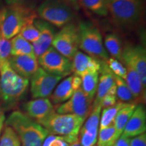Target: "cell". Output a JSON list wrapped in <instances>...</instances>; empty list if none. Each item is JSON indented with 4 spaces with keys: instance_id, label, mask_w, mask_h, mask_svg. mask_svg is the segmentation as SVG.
I'll return each instance as SVG.
<instances>
[{
    "instance_id": "cell-28",
    "label": "cell",
    "mask_w": 146,
    "mask_h": 146,
    "mask_svg": "<svg viewBox=\"0 0 146 146\" xmlns=\"http://www.w3.org/2000/svg\"><path fill=\"white\" fill-rule=\"evenodd\" d=\"M118 139L114 125L100 129L98 135V146H112Z\"/></svg>"
},
{
    "instance_id": "cell-1",
    "label": "cell",
    "mask_w": 146,
    "mask_h": 146,
    "mask_svg": "<svg viewBox=\"0 0 146 146\" xmlns=\"http://www.w3.org/2000/svg\"><path fill=\"white\" fill-rule=\"evenodd\" d=\"M5 124L15 131L21 146H41L50 134L37 122L19 110L11 113L5 118Z\"/></svg>"
},
{
    "instance_id": "cell-25",
    "label": "cell",
    "mask_w": 146,
    "mask_h": 146,
    "mask_svg": "<svg viewBox=\"0 0 146 146\" xmlns=\"http://www.w3.org/2000/svg\"><path fill=\"white\" fill-rule=\"evenodd\" d=\"M127 104V103L118 102L113 106L104 108L100 116L99 129H104L112 125L118 112Z\"/></svg>"
},
{
    "instance_id": "cell-40",
    "label": "cell",
    "mask_w": 146,
    "mask_h": 146,
    "mask_svg": "<svg viewBox=\"0 0 146 146\" xmlns=\"http://www.w3.org/2000/svg\"><path fill=\"white\" fill-rule=\"evenodd\" d=\"M8 5L15 4V3H23L25 0H3Z\"/></svg>"
},
{
    "instance_id": "cell-33",
    "label": "cell",
    "mask_w": 146,
    "mask_h": 146,
    "mask_svg": "<svg viewBox=\"0 0 146 146\" xmlns=\"http://www.w3.org/2000/svg\"><path fill=\"white\" fill-rule=\"evenodd\" d=\"M117 102V98H116V95L108 94L102 100V101L100 102V105L101 106L102 108L104 109L113 106Z\"/></svg>"
},
{
    "instance_id": "cell-24",
    "label": "cell",
    "mask_w": 146,
    "mask_h": 146,
    "mask_svg": "<svg viewBox=\"0 0 146 146\" xmlns=\"http://www.w3.org/2000/svg\"><path fill=\"white\" fill-rule=\"evenodd\" d=\"M137 106L136 104H127L125 107H123L119 112H118L116 118L114 120L113 125L116 129V135L118 138L123 134L127 122L134 112L135 109Z\"/></svg>"
},
{
    "instance_id": "cell-22",
    "label": "cell",
    "mask_w": 146,
    "mask_h": 146,
    "mask_svg": "<svg viewBox=\"0 0 146 146\" xmlns=\"http://www.w3.org/2000/svg\"><path fill=\"white\" fill-rule=\"evenodd\" d=\"M99 72L86 73L81 77V89L89 99L93 100V101H94L95 96H96L98 81H99Z\"/></svg>"
},
{
    "instance_id": "cell-4",
    "label": "cell",
    "mask_w": 146,
    "mask_h": 146,
    "mask_svg": "<svg viewBox=\"0 0 146 146\" xmlns=\"http://www.w3.org/2000/svg\"><path fill=\"white\" fill-rule=\"evenodd\" d=\"M36 122L50 134L62 137L67 143L70 144L78 139V133L85 120L74 114H58L54 112Z\"/></svg>"
},
{
    "instance_id": "cell-16",
    "label": "cell",
    "mask_w": 146,
    "mask_h": 146,
    "mask_svg": "<svg viewBox=\"0 0 146 146\" xmlns=\"http://www.w3.org/2000/svg\"><path fill=\"white\" fill-rule=\"evenodd\" d=\"M72 72L81 77L85 74L91 72H100L101 60L95 59L81 51H77L72 59Z\"/></svg>"
},
{
    "instance_id": "cell-10",
    "label": "cell",
    "mask_w": 146,
    "mask_h": 146,
    "mask_svg": "<svg viewBox=\"0 0 146 146\" xmlns=\"http://www.w3.org/2000/svg\"><path fill=\"white\" fill-rule=\"evenodd\" d=\"M62 78L59 76L47 72L39 66L29 82L32 98L33 99L48 98Z\"/></svg>"
},
{
    "instance_id": "cell-23",
    "label": "cell",
    "mask_w": 146,
    "mask_h": 146,
    "mask_svg": "<svg viewBox=\"0 0 146 146\" xmlns=\"http://www.w3.org/2000/svg\"><path fill=\"white\" fill-rule=\"evenodd\" d=\"M104 45L108 54L112 56L111 58L122 62L123 47L118 35L115 33L106 35L104 41Z\"/></svg>"
},
{
    "instance_id": "cell-2",
    "label": "cell",
    "mask_w": 146,
    "mask_h": 146,
    "mask_svg": "<svg viewBox=\"0 0 146 146\" xmlns=\"http://www.w3.org/2000/svg\"><path fill=\"white\" fill-rule=\"evenodd\" d=\"M29 87V80L14 72L8 60L0 62V99L5 107H13L21 100Z\"/></svg>"
},
{
    "instance_id": "cell-45",
    "label": "cell",
    "mask_w": 146,
    "mask_h": 146,
    "mask_svg": "<svg viewBox=\"0 0 146 146\" xmlns=\"http://www.w3.org/2000/svg\"><path fill=\"white\" fill-rule=\"evenodd\" d=\"M94 146H98V145H94Z\"/></svg>"
},
{
    "instance_id": "cell-37",
    "label": "cell",
    "mask_w": 146,
    "mask_h": 146,
    "mask_svg": "<svg viewBox=\"0 0 146 146\" xmlns=\"http://www.w3.org/2000/svg\"><path fill=\"white\" fill-rule=\"evenodd\" d=\"M60 1H63L66 4H68L69 6L75 10H78L80 8V5L78 3V0H60Z\"/></svg>"
},
{
    "instance_id": "cell-38",
    "label": "cell",
    "mask_w": 146,
    "mask_h": 146,
    "mask_svg": "<svg viewBox=\"0 0 146 146\" xmlns=\"http://www.w3.org/2000/svg\"><path fill=\"white\" fill-rule=\"evenodd\" d=\"M58 136L54 135L52 134H49L46 138L45 139L44 141H43V144H42L41 146H50L51 143H52V141L56 139L57 138Z\"/></svg>"
},
{
    "instance_id": "cell-26",
    "label": "cell",
    "mask_w": 146,
    "mask_h": 146,
    "mask_svg": "<svg viewBox=\"0 0 146 146\" xmlns=\"http://www.w3.org/2000/svg\"><path fill=\"white\" fill-rule=\"evenodd\" d=\"M113 76H114L115 84H116V96L117 99L123 103L136 104L134 97H133L132 93L131 92L130 89L128 87L125 80L118 77L114 74H113Z\"/></svg>"
},
{
    "instance_id": "cell-19",
    "label": "cell",
    "mask_w": 146,
    "mask_h": 146,
    "mask_svg": "<svg viewBox=\"0 0 146 146\" xmlns=\"http://www.w3.org/2000/svg\"><path fill=\"white\" fill-rule=\"evenodd\" d=\"M127 69V76L125 81L132 93L136 104L145 103V87L144 86L141 77L132 67L125 66Z\"/></svg>"
},
{
    "instance_id": "cell-29",
    "label": "cell",
    "mask_w": 146,
    "mask_h": 146,
    "mask_svg": "<svg viewBox=\"0 0 146 146\" xmlns=\"http://www.w3.org/2000/svg\"><path fill=\"white\" fill-rule=\"evenodd\" d=\"M0 146H21V141L15 131L5 124L0 137Z\"/></svg>"
},
{
    "instance_id": "cell-41",
    "label": "cell",
    "mask_w": 146,
    "mask_h": 146,
    "mask_svg": "<svg viewBox=\"0 0 146 146\" xmlns=\"http://www.w3.org/2000/svg\"><path fill=\"white\" fill-rule=\"evenodd\" d=\"M70 146H82V145H81V144L80 143L79 140L78 139L77 141H76L73 142V143H70Z\"/></svg>"
},
{
    "instance_id": "cell-34",
    "label": "cell",
    "mask_w": 146,
    "mask_h": 146,
    "mask_svg": "<svg viewBox=\"0 0 146 146\" xmlns=\"http://www.w3.org/2000/svg\"><path fill=\"white\" fill-rule=\"evenodd\" d=\"M130 146H146L145 133L131 139Z\"/></svg>"
},
{
    "instance_id": "cell-7",
    "label": "cell",
    "mask_w": 146,
    "mask_h": 146,
    "mask_svg": "<svg viewBox=\"0 0 146 146\" xmlns=\"http://www.w3.org/2000/svg\"><path fill=\"white\" fill-rule=\"evenodd\" d=\"M36 12L40 19L59 29L72 23L74 16L73 9L60 0H45Z\"/></svg>"
},
{
    "instance_id": "cell-20",
    "label": "cell",
    "mask_w": 146,
    "mask_h": 146,
    "mask_svg": "<svg viewBox=\"0 0 146 146\" xmlns=\"http://www.w3.org/2000/svg\"><path fill=\"white\" fill-rule=\"evenodd\" d=\"M76 91L73 85V75L66 76L53 91L50 101L54 105H60L70 99Z\"/></svg>"
},
{
    "instance_id": "cell-15",
    "label": "cell",
    "mask_w": 146,
    "mask_h": 146,
    "mask_svg": "<svg viewBox=\"0 0 146 146\" xmlns=\"http://www.w3.org/2000/svg\"><path fill=\"white\" fill-rule=\"evenodd\" d=\"M8 62L14 72L29 80L39 68L37 58L35 56H11Z\"/></svg>"
},
{
    "instance_id": "cell-32",
    "label": "cell",
    "mask_w": 146,
    "mask_h": 146,
    "mask_svg": "<svg viewBox=\"0 0 146 146\" xmlns=\"http://www.w3.org/2000/svg\"><path fill=\"white\" fill-rule=\"evenodd\" d=\"M11 56L10 40L1 37L0 39V62L8 60Z\"/></svg>"
},
{
    "instance_id": "cell-21",
    "label": "cell",
    "mask_w": 146,
    "mask_h": 146,
    "mask_svg": "<svg viewBox=\"0 0 146 146\" xmlns=\"http://www.w3.org/2000/svg\"><path fill=\"white\" fill-rule=\"evenodd\" d=\"M11 56H35L32 43L27 41L21 35L18 34L10 40Z\"/></svg>"
},
{
    "instance_id": "cell-18",
    "label": "cell",
    "mask_w": 146,
    "mask_h": 146,
    "mask_svg": "<svg viewBox=\"0 0 146 146\" xmlns=\"http://www.w3.org/2000/svg\"><path fill=\"white\" fill-rule=\"evenodd\" d=\"M25 114L35 120L43 119L55 112L52 103L49 98H36L24 104Z\"/></svg>"
},
{
    "instance_id": "cell-31",
    "label": "cell",
    "mask_w": 146,
    "mask_h": 146,
    "mask_svg": "<svg viewBox=\"0 0 146 146\" xmlns=\"http://www.w3.org/2000/svg\"><path fill=\"white\" fill-rule=\"evenodd\" d=\"M20 35L27 41L30 42L31 43H33L39 39V31L34 25V23H32L27 25L21 31Z\"/></svg>"
},
{
    "instance_id": "cell-6",
    "label": "cell",
    "mask_w": 146,
    "mask_h": 146,
    "mask_svg": "<svg viewBox=\"0 0 146 146\" xmlns=\"http://www.w3.org/2000/svg\"><path fill=\"white\" fill-rule=\"evenodd\" d=\"M106 1L108 12L120 27H133L139 21L143 10V0H106Z\"/></svg>"
},
{
    "instance_id": "cell-8",
    "label": "cell",
    "mask_w": 146,
    "mask_h": 146,
    "mask_svg": "<svg viewBox=\"0 0 146 146\" xmlns=\"http://www.w3.org/2000/svg\"><path fill=\"white\" fill-rule=\"evenodd\" d=\"M52 46L60 54L72 61L79 48L78 27L70 23L60 29L55 35Z\"/></svg>"
},
{
    "instance_id": "cell-36",
    "label": "cell",
    "mask_w": 146,
    "mask_h": 146,
    "mask_svg": "<svg viewBox=\"0 0 146 146\" xmlns=\"http://www.w3.org/2000/svg\"><path fill=\"white\" fill-rule=\"evenodd\" d=\"M50 146H70V144L67 143L62 137L58 136L57 138L52 141Z\"/></svg>"
},
{
    "instance_id": "cell-3",
    "label": "cell",
    "mask_w": 146,
    "mask_h": 146,
    "mask_svg": "<svg viewBox=\"0 0 146 146\" xmlns=\"http://www.w3.org/2000/svg\"><path fill=\"white\" fill-rule=\"evenodd\" d=\"M37 18L36 11L24 3L4 7L3 17L0 23L1 37L10 40L20 34L27 25L34 23Z\"/></svg>"
},
{
    "instance_id": "cell-14",
    "label": "cell",
    "mask_w": 146,
    "mask_h": 146,
    "mask_svg": "<svg viewBox=\"0 0 146 146\" xmlns=\"http://www.w3.org/2000/svg\"><path fill=\"white\" fill-rule=\"evenodd\" d=\"M101 75L99 77L96 98L93 102L92 106L100 105V102L108 94L116 95V87L114 76L104 60H101Z\"/></svg>"
},
{
    "instance_id": "cell-17",
    "label": "cell",
    "mask_w": 146,
    "mask_h": 146,
    "mask_svg": "<svg viewBox=\"0 0 146 146\" xmlns=\"http://www.w3.org/2000/svg\"><path fill=\"white\" fill-rule=\"evenodd\" d=\"M146 131V112L143 105H137L134 112L127 122L122 135L135 137L145 133Z\"/></svg>"
},
{
    "instance_id": "cell-42",
    "label": "cell",
    "mask_w": 146,
    "mask_h": 146,
    "mask_svg": "<svg viewBox=\"0 0 146 146\" xmlns=\"http://www.w3.org/2000/svg\"><path fill=\"white\" fill-rule=\"evenodd\" d=\"M3 8L1 10H0V23L1 22V19H2L3 17Z\"/></svg>"
},
{
    "instance_id": "cell-11",
    "label": "cell",
    "mask_w": 146,
    "mask_h": 146,
    "mask_svg": "<svg viewBox=\"0 0 146 146\" xmlns=\"http://www.w3.org/2000/svg\"><path fill=\"white\" fill-rule=\"evenodd\" d=\"M93 102L80 88L68 100L58 105L55 112L58 114H74L85 120L92 110Z\"/></svg>"
},
{
    "instance_id": "cell-44",
    "label": "cell",
    "mask_w": 146,
    "mask_h": 146,
    "mask_svg": "<svg viewBox=\"0 0 146 146\" xmlns=\"http://www.w3.org/2000/svg\"><path fill=\"white\" fill-rule=\"evenodd\" d=\"M1 33H0V39H1Z\"/></svg>"
},
{
    "instance_id": "cell-12",
    "label": "cell",
    "mask_w": 146,
    "mask_h": 146,
    "mask_svg": "<svg viewBox=\"0 0 146 146\" xmlns=\"http://www.w3.org/2000/svg\"><path fill=\"white\" fill-rule=\"evenodd\" d=\"M122 62L132 67L141 77L146 87V50L142 45H127L123 48Z\"/></svg>"
},
{
    "instance_id": "cell-9",
    "label": "cell",
    "mask_w": 146,
    "mask_h": 146,
    "mask_svg": "<svg viewBox=\"0 0 146 146\" xmlns=\"http://www.w3.org/2000/svg\"><path fill=\"white\" fill-rule=\"evenodd\" d=\"M39 66L50 74L66 77L72 73V61L64 57L52 46L37 58Z\"/></svg>"
},
{
    "instance_id": "cell-5",
    "label": "cell",
    "mask_w": 146,
    "mask_h": 146,
    "mask_svg": "<svg viewBox=\"0 0 146 146\" xmlns=\"http://www.w3.org/2000/svg\"><path fill=\"white\" fill-rule=\"evenodd\" d=\"M78 27L79 48L84 53L98 60H106L109 54L106 50L99 29L89 21L81 22Z\"/></svg>"
},
{
    "instance_id": "cell-13",
    "label": "cell",
    "mask_w": 146,
    "mask_h": 146,
    "mask_svg": "<svg viewBox=\"0 0 146 146\" xmlns=\"http://www.w3.org/2000/svg\"><path fill=\"white\" fill-rule=\"evenodd\" d=\"M34 25L39 31V39L32 43L35 56L38 58L52 47V41L56 32L54 26L38 18L35 20Z\"/></svg>"
},
{
    "instance_id": "cell-39",
    "label": "cell",
    "mask_w": 146,
    "mask_h": 146,
    "mask_svg": "<svg viewBox=\"0 0 146 146\" xmlns=\"http://www.w3.org/2000/svg\"><path fill=\"white\" fill-rule=\"evenodd\" d=\"M5 121V116L3 111L0 108V137H1V132H2L3 126H4Z\"/></svg>"
},
{
    "instance_id": "cell-30",
    "label": "cell",
    "mask_w": 146,
    "mask_h": 146,
    "mask_svg": "<svg viewBox=\"0 0 146 146\" xmlns=\"http://www.w3.org/2000/svg\"><path fill=\"white\" fill-rule=\"evenodd\" d=\"M105 62L113 74L123 78V80H125L127 76V69L125 66H124L121 62L113 58L109 57L106 60H105Z\"/></svg>"
},
{
    "instance_id": "cell-35",
    "label": "cell",
    "mask_w": 146,
    "mask_h": 146,
    "mask_svg": "<svg viewBox=\"0 0 146 146\" xmlns=\"http://www.w3.org/2000/svg\"><path fill=\"white\" fill-rule=\"evenodd\" d=\"M131 138L120 135L112 146H130Z\"/></svg>"
},
{
    "instance_id": "cell-43",
    "label": "cell",
    "mask_w": 146,
    "mask_h": 146,
    "mask_svg": "<svg viewBox=\"0 0 146 146\" xmlns=\"http://www.w3.org/2000/svg\"><path fill=\"white\" fill-rule=\"evenodd\" d=\"M3 0H0V10H1L3 8H4L3 4Z\"/></svg>"
},
{
    "instance_id": "cell-27",
    "label": "cell",
    "mask_w": 146,
    "mask_h": 146,
    "mask_svg": "<svg viewBox=\"0 0 146 146\" xmlns=\"http://www.w3.org/2000/svg\"><path fill=\"white\" fill-rule=\"evenodd\" d=\"M79 5L96 15L106 16L109 12L106 0H78Z\"/></svg>"
}]
</instances>
